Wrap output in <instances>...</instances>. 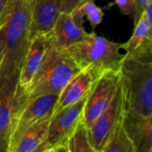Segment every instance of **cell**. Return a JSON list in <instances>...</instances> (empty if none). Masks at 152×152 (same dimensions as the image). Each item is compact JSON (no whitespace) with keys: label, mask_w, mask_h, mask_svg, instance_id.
<instances>
[{"label":"cell","mask_w":152,"mask_h":152,"mask_svg":"<svg viewBox=\"0 0 152 152\" xmlns=\"http://www.w3.org/2000/svg\"><path fill=\"white\" fill-rule=\"evenodd\" d=\"M30 1L11 0L0 27V88L18 86L20 71L30 43Z\"/></svg>","instance_id":"cell-1"},{"label":"cell","mask_w":152,"mask_h":152,"mask_svg":"<svg viewBox=\"0 0 152 152\" xmlns=\"http://www.w3.org/2000/svg\"><path fill=\"white\" fill-rule=\"evenodd\" d=\"M125 113L148 117L152 115V56L124 57L119 69Z\"/></svg>","instance_id":"cell-2"},{"label":"cell","mask_w":152,"mask_h":152,"mask_svg":"<svg viewBox=\"0 0 152 152\" xmlns=\"http://www.w3.org/2000/svg\"><path fill=\"white\" fill-rule=\"evenodd\" d=\"M81 70L68 53L56 45L51 32L48 33L44 63L25 94L27 101L45 94L59 95L67 84Z\"/></svg>","instance_id":"cell-3"},{"label":"cell","mask_w":152,"mask_h":152,"mask_svg":"<svg viewBox=\"0 0 152 152\" xmlns=\"http://www.w3.org/2000/svg\"><path fill=\"white\" fill-rule=\"evenodd\" d=\"M121 45L92 32L65 51L81 69H88L99 78L106 72L119 71L125 57L119 53Z\"/></svg>","instance_id":"cell-4"},{"label":"cell","mask_w":152,"mask_h":152,"mask_svg":"<svg viewBox=\"0 0 152 152\" xmlns=\"http://www.w3.org/2000/svg\"><path fill=\"white\" fill-rule=\"evenodd\" d=\"M87 96L51 117L47 137L39 152H69V136L83 119Z\"/></svg>","instance_id":"cell-5"},{"label":"cell","mask_w":152,"mask_h":152,"mask_svg":"<svg viewBox=\"0 0 152 152\" xmlns=\"http://www.w3.org/2000/svg\"><path fill=\"white\" fill-rule=\"evenodd\" d=\"M58 100L56 94H45L27 101L14 119L7 152H12L22 135L33 126L52 117L54 105Z\"/></svg>","instance_id":"cell-6"},{"label":"cell","mask_w":152,"mask_h":152,"mask_svg":"<svg viewBox=\"0 0 152 152\" xmlns=\"http://www.w3.org/2000/svg\"><path fill=\"white\" fill-rule=\"evenodd\" d=\"M119 78V71H110L94 83L86 98L83 113V120L88 128L109 107L118 88Z\"/></svg>","instance_id":"cell-7"},{"label":"cell","mask_w":152,"mask_h":152,"mask_svg":"<svg viewBox=\"0 0 152 152\" xmlns=\"http://www.w3.org/2000/svg\"><path fill=\"white\" fill-rule=\"evenodd\" d=\"M26 102V94L18 86L0 88V152H7L14 119Z\"/></svg>","instance_id":"cell-8"},{"label":"cell","mask_w":152,"mask_h":152,"mask_svg":"<svg viewBox=\"0 0 152 152\" xmlns=\"http://www.w3.org/2000/svg\"><path fill=\"white\" fill-rule=\"evenodd\" d=\"M83 17L78 9L70 13L60 12L51 34L61 49L67 50L86 37L87 32L83 26Z\"/></svg>","instance_id":"cell-9"},{"label":"cell","mask_w":152,"mask_h":152,"mask_svg":"<svg viewBox=\"0 0 152 152\" xmlns=\"http://www.w3.org/2000/svg\"><path fill=\"white\" fill-rule=\"evenodd\" d=\"M47 49V34H37L31 37L25 55L19 78L18 86L26 94L38 74L45 57Z\"/></svg>","instance_id":"cell-10"},{"label":"cell","mask_w":152,"mask_h":152,"mask_svg":"<svg viewBox=\"0 0 152 152\" xmlns=\"http://www.w3.org/2000/svg\"><path fill=\"white\" fill-rule=\"evenodd\" d=\"M124 110V98L119 78L118 88L109 107L88 128L90 142L95 151L99 152L102 144L107 138L117 119Z\"/></svg>","instance_id":"cell-11"},{"label":"cell","mask_w":152,"mask_h":152,"mask_svg":"<svg viewBox=\"0 0 152 152\" xmlns=\"http://www.w3.org/2000/svg\"><path fill=\"white\" fill-rule=\"evenodd\" d=\"M97 79L90 70L82 69L67 84L58 95L52 116L86 98L90 94Z\"/></svg>","instance_id":"cell-12"},{"label":"cell","mask_w":152,"mask_h":152,"mask_svg":"<svg viewBox=\"0 0 152 152\" xmlns=\"http://www.w3.org/2000/svg\"><path fill=\"white\" fill-rule=\"evenodd\" d=\"M30 1V37L37 34H48L61 12V0Z\"/></svg>","instance_id":"cell-13"},{"label":"cell","mask_w":152,"mask_h":152,"mask_svg":"<svg viewBox=\"0 0 152 152\" xmlns=\"http://www.w3.org/2000/svg\"><path fill=\"white\" fill-rule=\"evenodd\" d=\"M124 125L135 152H152V115L139 117L125 113Z\"/></svg>","instance_id":"cell-14"},{"label":"cell","mask_w":152,"mask_h":152,"mask_svg":"<svg viewBox=\"0 0 152 152\" xmlns=\"http://www.w3.org/2000/svg\"><path fill=\"white\" fill-rule=\"evenodd\" d=\"M121 49L125 55L134 58H145L152 56V23L141 16L130 39L122 44Z\"/></svg>","instance_id":"cell-15"},{"label":"cell","mask_w":152,"mask_h":152,"mask_svg":"<svg viewBox=\"0 0 152 152\" xmlns=\"http://www.w3.org/2000/svg\"><path fill=\"white\" fill-rule=\"evenodd\" d=\"M124 116L125 110L117 119L99 152H135L134 146L125 128Z\"/></svg>","instance_id":"cell-16"},{"label":"cell","mask_w":152,"mask_h":152,"mask_svg":"<svg viewBox=\"0 0 152 152\" xmlns=\"http://www.w3.org/2000/svg\"><path fill=\"white\" fill-rule=\"evenodd\" d=\"M50 118L33 126L27 132H25V134L12 149V152L40 151V149L47 137Z\"/></svg>","instance_id":"cell-17"},{"label":"cell","mask_w":152,"mask_h":152,"mask_svg":"<svg viewBox=\"0 0 152 152\" xmlns=\"http://www.w3.org/2000/svg\"><path fill=\"white\" fill-rule=\"evenodd\" d=\"M68 146L69 152H96L91 145L88 127L83 119L69 136Z\"/></svg>","instance_id":"cell-18"},{"label":"cell","mask_w":152,"mask_h":152,"mask_svg":"<svg viewBox=\"0 0 152 152\" xmlns=\"http://www.w3.org/2000/svg\"><path fill=\"white\" fill-rule=\"evenodd\" d=\"M77 9L80 11L83 16L87 17L93 28H95L96 26H98L103 19L104 13L102 12V9L97 6L94 3V1H86Z\"/></svg>","instance_id":"cell-19"},{"label":"cell","mask_w":152,"mask_h":152,"mask_svg":"<svg viewBox=\"0 0 152 152\" xmlns=\"http://www.w3.org/2000/svg\"><path fill=\"white\" fill-rule=\"evenodd\" d=\"M115 3L119 7L123 14L131 15L134 17V12H135L134 0H115Z\"/></svg>","instance_id":"cell-20"},{"label":"cell","mask_w":152,"mask_h":152,"mask_svg":"<svg viewBox=\"0 0 152 152\" xmlns=\"http://www.w3.org/2000/svg\"><path fill=\"white\" fill-rule=\"evenodd\" d=\"M85 0H61V12L70 13L79 7Z\"/></svg>","instance_id":"cell-21"},{"label":"cell","mask_w":152,"mask_h":152,"mask_svg":"<svg viewBox=\"0 0 152 152\" xmlns=\"http://www.w3.org/2000/svg\"><path fill=\"white\" fill-rule=\"evenodd\" d=\"M150 0H134V4H135V12L134 15V24H136V22L138 21V20L140 19L143 9L145 8L146 4H148Z\"/></svg>","instance_id":"cell-22"},{"label":"cell","mask_w":152,"mask_h":152,"mask_svg":"<svg viewBox=\"0 0 152 152\" xmlns=\"http://www.w3.org/2000/svg\"><path fill=\"white\" fill-rule=\"evenodd\" d=\"M10 2L11 0H0V27L2 26V24L5 20L10 5Z\"/></svg>","instance_id":"cell-23"},{"label":"cell","mask_w":152,"mask_h":152,"mask_svg":"<svg viewBox=\"0 0 152 152\" xmlns=\"http://www.w3.org/2000/svg\"><path fill=\"white\" fill-rule=\"evenodd\" d=\"M2 60H3V54H2V52H1V49H0V67H1Z\"/></svg>","instance_id":"cell-24"},{"label":"cell","mask_w":152,"mask_h":152,"mask_svg":"<svg viewBox=\"0 0 152 152\" xmlns=\"http://www.w3.org/2000/svg\"><path fill=\"white\" fill-rule=\"evenodd\" d=\"M86 1H94V0H85V1H84V3H85V2H86ZM84 3H83V4H84Z\"/></svg>","instance_id":"cell-25"}]
</instances>
